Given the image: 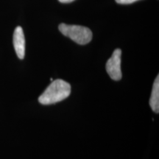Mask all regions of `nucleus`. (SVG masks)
<instances>
[{
  "label": "nucleus",
  "instance_id": "obj_1",
  "mask_svg": "<svg viewBox=\"0 0 159 159\" xmlns=\"http://www.w3.org/2000/svg\"><path fill=\"white\" fill-rule=\"evenodd\" d=\"M71 94V85L63 80L52 81L39 98L42 105H52L61 102Z\"/></svg>",
  "mask_w": 159,
  "mask_h": 159
},
{
  "label": "nucleus",
  "instance_id": "obj_2",
  "mask_svg": "<svg viewBox=\"0 0 159 159\" xmlns=\"http://www.w3.org/2000/svg\"><path fill=\"white\" fill-rule=\"evenodd\" d=\"M58 29L63 35L78 44H87L92 39V32L88 27L83 26L69 25L62 23L59 25Z\"/></svg>",
  "mask_w": 159,
  "mask_h": 159
},
{
  "label": "nucleus",
  "instance_id": "obj_3",
  "mask_svg": "<svg viewBox=\"0 0 159 159\" xmlns=\"http://www.w3.org/2000/svg\"><path fill=\"white\" fill-rule=\"evenodd\" d=\"M121 56L122 50L120 49H115L112 56L108 60L106 63L107 73L114 80L118 81L122 79V70H121Z\"/></svg>",
  "mask_w": 159,
  "mask_h": 159
},
{
  "label": "nucleus",
  "instance_id": "obj_4",
  "mask_svg": "<svg viewBox=\"0 0 159 159\" xmlns=\"http://www.w3.org/2000/svg\"><path fill=\"white\" fill-rule=\"evenodd\" d=\"M13 46L18 57L24 59L25 55V38L23 30L21 27H17L13 33Z\"/></svg>",
  "mask_w": 159,
  "mask_h": 159
},
{
  "label": "nucleus",
  "instance_id": "obj_5",
  "mask_svg": "<svg viewBox=\"0 0 159 159\" xmlns=\"http://www.w3.org/2000/svg\"><path fill=\"white\" fill-rule=\"evenodd\" d=\"M150 105L155 113L159 112V76L158 75L155 80L152 86L151 97L150 99Z\"/></svg>",
  "mask_w": 159,
  "mask_h": 159
},
{
  "label": "nucleus",
  "instance_id": "obj_6",
  "mask_svg": "<svg viewBox=\"0 0 159 159\" xmlns=\"http://www.w3.org/2000/svg\"><path fill=\"white\" fill-rule=\"evenodd\" d=\"M139 1V0H116V2L119 4H122V5H128V4L134 3L135 2Z\"/></svg>",
  "mask_w": 159,
  "mask_h": 159
},
{
  "label": "nucleus",
  "instance_id": "obj_7",
  "mask_svg": "<svg viewBox=\"0 0 159 159\" xmlns=\"http://www.w3.org/2000/svg\"><path fill=\"white\" fill-rule=\"evenodd\" d=\"M73 1H75V0H59V2H61L62 3H69Z\"/></svg>",
  "mask_w": 159,
  "mask_h": 159
}]
</instances>
